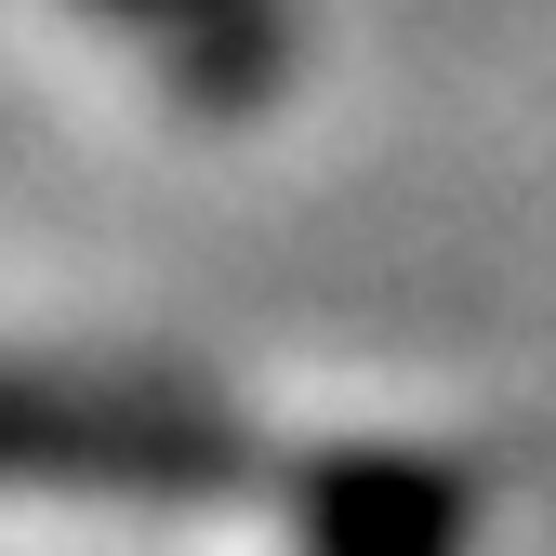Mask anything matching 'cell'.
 Returning <instances> with one entry per match:
<instances>
[{
  "mask_svg": "<svg viewBox=\"0 0 556 556\" xmlns=\"http://www.w3.org/2000/svg\"><path fill=\"white\" fill-rule=\"evenodd\" d=\"M305 556H464V477L425 451H344L305 477Z\"/></svg>",
  "mask_w": 556,
  "mask_h": 556,
  "instance_id": "7a4b0ae2",
  "label": "cell"
},
{
  "mask_svg": "<svg viewBox=\"0 0 556 556\" xmlns=\"http://www.w3.org/2000/svg\"><path fill=\"white\" fill-rule=\"evenodd\" d=\"M0 477H66V491H226L239 438L173 397H93V384H14L0 371Z\"/></svg>",
  "mask_w": 556,
  "mask_h": 556,
  "instance_id": "6da1fadb",
  "label": "cell"
},
{
  "mask_svg": "<svg viewBox=\"0 0 556 556\" xmlns=\"http://www.w3.org/2000/svg\"><path fill=\"white\" fill-rule=\"evenodd\" d=\"M106 14L119 27H160V40H265V14H252V0H106Z\"/></svg>",
  "mask_w": 556,
  "mask_h": 556,
  "instance_id": "3957f363",
  "label": "cell"
}]
</instances>
